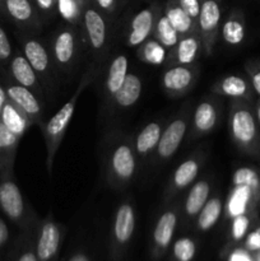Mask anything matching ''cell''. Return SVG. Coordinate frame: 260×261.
I'll return each mask as SVG.
<instances>
[{
	"mask_svg": "<svg viewBox=\"0 0 260 261\" xmlns=\"http://www.w3.org/2000/svg\"><path fill=\"white\" fill-rule=\"evenodd\" d=\"M140 162L133 144V135L115 130L105 138L102 176L107 188L125 191L137 178Z\"/></svg>",
	"mask_w": 260,
	"mask_h": 261,
	"instance_id": "obj_1",
	"label": "cell"
},
{
	"mask_svg": "<svg viewBox=\"0 0 260 261\" xmlns=\"http://www.w3.org/2000/svg\"><path fill=\"white\" fill-rule=\"evenodd\" d=\"M102 68H103V64H98L96 61L91 63V65L87 68V70L84 71L83 75L79 79L78 86H76L75 91L73 92L70 98L59 109L56 114H54L48 120H45L40 126L43 139H45L46 170H47L48 173L53 172L56 153H58L59 148H60L61 143L64 140V137L66 134V130H68L69 125H70L74 112H75L76 103H78L82 93L97 78Z\"/></svg>",
	"mask_w": 260,
	"mask_h": 261,
	"instance_id": "obj_2",
	"label": "cell"
},
{
	"mask_svg": "<svg viewBox=\"0 0 260 261\" xmlns=\"http://www.w3.org/2000/svg\"><path fill=\"white\" fill-rule=\"evenodd\" d=\"M260 206V168L241 166L233 171L224 198V222L241 214H257Z\"/></svg>",
	"mask_w": 260,
	"mask_h": 261,
	"instance_id": "obj_3",
	"label": "cell"
},
{
	"mask_svg": "<svg viewBox=\"0 0 260 261\" xmlns=\"http://www.w3.org/2000/svg\"><path fill=\"white\" fill-rule=\"evenodd\" d=\"M227 129L232 143L240 152L260 160V127L252 103L229 101Z\"/></svg>",
	"mask_w": 260,
	"mask_h": 261,
	"instance_id": "obj_4",
	"label": "cell"
},
{
	"mask_svg": "<svg viewBox=\"0 0 260 261\" xmlns=\"http://www.w3.org/2000/svg\"><path fill=\"white\" fill-rule=\"evenodd\" d=\"M138 212L133 196L126 195L112 213L109 231V261H124L134 240Z\"/></svg>",
	"mask_w": 260,
	"mask_h": 261,
	"instance_id": "obj_5",
	"label": "cell"
},
{
	"mask_svg": "<svg viewBox=\"0 0 260 261\" xmlns=\"http://www.w3.org/2000/svg\"><path fill=\"white\" fill-rule=\"evenodd\" d=\"M48 45L59 74L63 76L73 74L84 47L81 27L63 23L53 33Z\"/></svg>",
	"mask_w": 260,
	"mask_h": 261,
	"instance_id": "obj_6",
	"label": "cell"
},
{
	"mask_svg": "<svg viewBox=\"0 0 260 261\" xmlns=\"http://www.w3.org/2000/svg\"><path fill=\"white\" fill-rule=\"evenodd\" d=\"M17 38L19 41L20 50L35 69L43 84V88L48 96L54 94L59 86V71L54 63L48 41L37 37L36 35H27L18 31Z\"/></svg>",
	"mask_w": 260,
	"mask_h": 261,
	"instance_id": "obj_7",
	"label": "cell"
},
{
	"mask_svg": "<svg viewBox=\"0 0 260 261\" xmlns=\"http://www.w3.org/2000/svg\"><path fill=\"white\" fill-rule=\"evenodd\" d=\"M0 211L20 231L35 229L40 222L13 176H0Z\"/></svg>",
	"mask_w": 260,
	"mask_h": 261,
	"instance_id": "obj_8",
	"label": "cell"
},
{
	"mask_svg": "<svg viewBox=\"0 0 260 261\" xmlns=\"http://www.w3.org/2000/svg\"><path fill=\"white\" fill-rule=\"evenodd\" d=\"M193 102L186 101L168 120H166L160 144L153 155V166L167 165L178 152L186 139L190 127V117L193 111Z\"/></svg>",
	"mask_w": 260,
	"mask_h": 261,
	"instance_id": "obj_9",
	"label": "cell"
},
{
	"mask_svg": "<svg viewBox=\"0 0 260 261\" xmlns=\"http://www.w3.org/2000/svg\"><path fill=\"white\" fill-rule=\"evenodd\" d=\"M84 46L91 51L94 61L103 64L109 54L111 41V25L110 17L94 7L92 3L84 4L83 17L81 23Z\"/></svg>",
	"mask_w": 260,
	"mask_h": 261,
	"instance_id": "obj_10",
	"label": "cell"
},
{
	"mask_svg": "<svg viewBox=\"0 0 260 261\" xmlns=\"http://www.w3.org/2000/svg\"><path fill=\"white\" fill-rule=\"evenodd\" d=\"M206 160L208 152L205 148H198L173 168L163 190L162 206L184 195V193L199 178Z\"/></svg>",
	"mask_w": 260,
	"mask_h": 261,
	"instance_id": "obj_11",
	"label": "cell"
},
{
	"mask_svg": "<svg viewBox=\"0 0 260 261\" xmlns=\"http://www.w3.org/2000/svg\"><path fill=\"white\" fill-rule=\"evenodd\" d=\"M180 199L163 205L153 224L150 234L149 255L152 260L160 261L167 255L181 223Z\"/></svg>",
	"mask_w": 260,
	"mask_h": 261,
	"instance_id": "obj_12",
	"label": "cell"
},
{
	"mask_svg": "<svg viewBox=\"0 0 260 261\" xmlns=\"http://www.w3.org/2000/svg\"><path fill=\"white\" fill-rule=\"evenodd\" d=\"M224 98L209 93L201 97L200 101L193 107L186 140L196 142L216 132L222 124L224 115Z\"/></svg>",
	"mask_w": 260,
	"mask_h": 261,
	"instance_id": "obj_13",
	"label": "cell"
},
{
	"mask_svg": "<svg viewBox=\"0 0 260 261\" xmlns=\"http://www.w3.org/2000/svg\"><path fill=\"white\" fill-rule=\"evenodd\" d=\"M64 237L65 228L56 221L53 212H48L36 227L35 247L38 261H58Z\"/></svg>",
	"mask_w": 260,
	"mask_h": 261,
	"instance_id": "obj_14",
	"label": "cell"
},
{
	"mask_svg": "<svg viewBox=\"0 0 260 261\" xmlns=\"http://www.w3.org/2000/svg\"><path fill=\"white\" fill-rule=\"evenodd\" d=\"M222 14V0H201L200 13L196 20V32L200 36L203 55L205 58L213 54L219 40V30L223 20Z\"/></svg>",
	"mask_w": 260,
	"mask_h": 261,
	"instance_id": "obj_15",
	"label": "cell"
},
{
	"mask_svg": "<svg viewBox=\"0 0 260 261\" xmlns=\"http://www.w3.org/2000/svg\"><path fill=\"white\" fill-rule=\"evenodd\" d=\"M214 191V180L211 175L199 176L198 180L184 193L180 201V228H193L196 217Z\"/></svg>",
	"mask_w": 260,
	"mask_h": 261,
	"instance_id": "obj_16",
	"label": "cell"
},
{
	"mask_svg": "<svg viewBox=\"0 0 260 261\" xmlns=\"http://www.w3.org/2000/svg\"><path fill=\"white\" fill-rule=\"evenodd\" d=\"M199 75L200 66L198 63L165 66L160 79L161 88L170 98H181L193 91L198 83Z\"/></svg>",
	"mask_w": 260,
	"mask_h": 261,
	"instance_id": "obj_17",
	"label": "cell"
},
{
	"mask_svg": "<svg viewBox=\"0 0 260 261\" xmlns=\"http://www.w3.org/2000/svg\"><path fill=\"white\" fill-rule=\"evenodd\" d=\"M129 59L124 53L115 54L107 64L102 82V115L109 117L112 101L129 74Z\"/></svg>",
	"mask_w": 260,
	"mask_h": 261,
	"instance_id": "obj_18",
	"label": "cell"
},
{
	"mask_svg": "<svg viewBox=\"0 0 260 261\" xmlns=\"http://www.w3.org/2000/svg\"><path fill=\"white\" fill-rule=\"evenodd\" d=\"M5 15L19 32L37 35L45 25L33 0H4Z\"/></svg>",
	"mask_w": 260,
	"mask_h": 261,
	"instance_id": "obj_19",
	"label": "cell"
},
{
	"mask_svg": "<svg viewBox=\"0 0 260 261\" xmlns=\"http://www.w3.org/2000/svg\"><path fill=\"white\" fill-rule=\"evenodd\" d=\"M163 8L157 2L147 5L143 9L138 10L129 20L126 33H125V43L127 47L137 48L143 42L152 37L154 30L155 20L162 12Z\"/></svg>",
	"mask_w": 260,
	"mask_h": 261,
	"instance_id": "obj_20",
	"label": "cell"
},
{
	"mask_svg": "<svg viewBox=\"0 0 260 261\" xmlns=\"http://www.w3.org/2000/svg\"><path fill=\"white\" fill-rule=\"evenodd\" d=\"M3 86L7 91L8 98L27 115L32 125H37L40 127L45 121V107L42 99L33 91L15 83L9 76L5 78Z\"/></svg>",
	"mask_w": 260,
	"mask_h": 261,
	"instance_id": "obj_21",
	"label": "cell"
},
{
	"mask_svg": "<svg viewBox=\"0 0 260 261\" xmlns=\"http://www.w3.org/2000/svg\"><path fill=\"white\" fill-rule=\"evenodd\" d=\"M165 124V119L152 120L133 135V144L140 162V167L152 162L155 149L160 144Z\"/></svg>",
	"mask_w": 260,
	"mask_h": 261,
	"instance_id": "obj_22",
	"label": "cell"
},
{
	"mask_svg": "<svg viewBox=\"0 0 260 261\" xmlns=\"http://www.w3.org/2000/svg\"><path fill=\"white\" fill-rule=\"evenodd\" d=\"M8 76L15 83L35 92L41 99H45V88L40 76L27 60L20 48H14L12 59L8 64Z\"/></svg>",
	"mask_w": 260,
	"mask_h": 261,
	"instance_id": "obj_23",
	"label": "cell"
},
{
	"mask_svg": "<svg viewBox=\"0 0 260 261\" xmlns=\"http://www.w3.org/2000/svg\"><path fill=\"white\" fill-rule=\"evenodd\" d=\"M211 93L229 101H246L254 103L256 99L249 78L241 74H228L217 79L211 86Z\"/></svg>",
	"mask_w": 260,
	"mask_h": 261,
	"instance_id": "obj_24",
	"label": "cell"
},
{
	"mask_svg": "<svg viewBox=\"0 0 260 261\" xmlns=\"http://www.w3.org/2000/svg\"><path fill=\"white\" fill-rule=\"evenodd\" d=\"M203 55V45L198 33L181 36L175 47L168 51L165 66L189 65L198 63V59Z\"/></svg>",
	"mask_w": 260,
	"mask_h": 261,
	"instance_id": "obj_25",
	"label": "cell"
},
{
	"mask_svg": "<svg viewBox=\"0 0 260 261\" xmlns=\"http://www.w3.org/2000/svg\"><path fill=\"white\" fill-rule=\"evenodd\" d=\"M143 93V79L135 71H129L124 84L119 92L115 96L112 101L111 110H110V116L117 114V112L127 111L132 107H134L138 103Z\"/></svg>",
	"mask_w": 260,
	"mask_h": 261,
	"instance_id": "obj_26",
	"label": "cell"
},
{
	"mask_svg": "<svg viewBox=\"0 0 260 261\" xmlns=\"http://www.w3.org/2000/svg\"><path fill=\"white\" fill-rule=\"evenodd\" d=\"M246 38V18L240 8H233L223 18L219 30V40L229 47H239Z\"/></svg>",
	"mask_w": 260,
	"mask_h": 261,
	"instance_id": "obj_27",
	"label": "cell"
},
{
	"mask_svg": "<svg viewBox=\"0 0 260 261\" xmlns=\"http://www.w3.org/2000/svg\"><path fill=\"white\" fill-rule=\"evenodd\" d=\"M223 216L224 196L222 195L221 191H213L194 222V231L196 233H208L221 222V219H223Z\"/></svg>",
	"mask_w": 260,
	"mask_h": 261,
	"instance_id": "obj_28",
	"label": "cell"
},
{
	"mask_svg": "<svg viewBox=\"0 0 260 261\" xmlns=\"http://www.w3.org/2000/svg\"><path fill=\"white\" fill-rule=\"evenodd\" d=\"M256 222L257 214L251 213L241 214V216L235 217V218H232L231 221H229L226 242H224L223 247H222L221 252H219L221 259H224L226 255L229 252V250L239 246V245L244 241L246 234L249 233V231L254 227V224L256 223Z\"/></svg>",
	"mask_w": 260,
	"mask_h": 261,
	"instance_id": "obj_29",
	"label": "cell"
},
{
	"mask_svg": "<svg viewBox=\"0 0 260 261\" xmlns=\"http://www.w3.org/2000/svg\"><path fill=\"white\" fill-rule=\"evenodd\" d=\"M20 139L0 121V176H13Z\"/></svg>",
	"mask_w": 260,
	"mask_h": 261,
	"instance_id": "obj_30",
	"label": "cell"
},
{
	"mask_svg": "<svg viewBox=\"0 0 260 261\" xmlns=\"http://www.w3.org/2000/svg\"><path fill=\"white\" fill-rule=\"evenodd\" d=\"M0 121L8 130H10L13 134L18 135L19 138H23V135L32 126V122L30 121L27 115L17 105L13 103L9 98L0 115Z\"/></svg>",
	"mask_w": 260,
	"mask_h": 261,
	"instance_id": "obj_31",
	"label": "cell"
},
{
	"mask_svg": "<svg viewBox=\"0 0 260 261\" xmlns=\"http://www.w3.org/2000/svg\"><path fill=\"white\" fill-rule=\"evenodd\" d=\"M36 228L20 231V234L8 252L5 261H38L35 247Z\"/></svg>",
	"mask_w": 260,
	"mask_h": 261,
	"instance_id": "obj_32",
	"label": "cell"
},
{
	"mask_svg": "<svg viewBox=\"0 0 260 261\" xmlns=\"http://www.w3.org/2000/svg\"><path fill=\"white\" fill-rule=\"evenodd\" d=\"M163 14L167 17L173 28L177 31L180 37L196 32V23L181 8L177 0H167L165 7H163Z\"/></svg>",
	"mask_w": 260,
	"mask_h": 261,
	"instance_id": "obj_33",
	"label": "cell"
},
{
	"mask_svg": "<svg viewBox=\"0 0 260 261\" xmlns=\"http://www.w3.org/2000/svg\"><path fill=\"white\" fill-rule=\"evenodd\" d=\"M135 50H137V58L142 63L148 64V65H165L166 60H167L168 50L153 37L148 38L145 42L138 46Z\"/></svg>",
	"mask_w": 260,
	"mask_h": 261,
	"instance_id": "obj_34",
	"label": "cell"
},
{
	"mask_svg": "<svg viewBox=\"0 0 260 261\" xmlns=\"http://www.w3.org/2000/svg\"><path fill=\"white\" fill-rule=\"evenodd\" d=\"M198 240L193 236H181L173 240L170 250V261H194L198 254Z\"/></svg>",
	"mask_w": 260,
	"mask_h": 261,
	"instance_id": "obj_35",
	"label": "cell"
},
{
	"mask_svg": "<svg viewBox=\"0 0 260 261\" xmlns=\"http://www.w3.org/2000/svg\"><path fill=\"white\" fill-rule=\"evenodd\" d=\"M152 37L155 38L158 42L162 43L168 51L175 47L177 41L180 40V35L177 33V31L173 28V25L171 24L167 17L163 14V9L160 13V15H158L157 20H155Z\"/></svg>",
	"mask_w": 260,
	"mask_h": 261,
	"instance_id": "obj_36",
	"label": "cell"
},
{
	"mask_svg": "<svg viewBox=\"0 0 260 261\" xmlns=\"http://www.w3.org/2000/svg\"><path fill=\"white\" fill-rule=\"evenodd\" d=\"M84 3L82 0H56V12L64 23L81 27Z\"/></svg>",
	"mask_w": 260,
	"mask_h": 261,
	"instance_id": "obj_37",
	"label": "cell"
},
{
	"mask_svg": "<svg viewBox=\"0 0 260 261\" xmlns=\"http://www.w3.org/2000/svg\"><path fill=\"white\" fill-rule=\"evenodd\" d=\"M245 74L251 83L255 96L260 98V60H249L245 63Z\"/></svg>",
	"mask_w": 260,
	"mask_h": 261,
	"instance_id": "obj_38",
	"label": "cell"
},
{
	"mask_svg": "<svg viewBox=\"0 0 260 261\" xmlns=\"http://www.w3.org/2000/svg\"><path fill=\"white\" fill-rule=\"evenodd\" d=\"M13 53H14V48H13L12 42H10L9 36H8L7 31L0 23V64L8 65L10 59H12Z\"/></svg>",
	"mask_w": 260,
	"mask_h": 261,
	"instance_id": "obj_39",
	"label": "cell"
},
{
	"mask_svg": "<svg viewBox=\"0 0 260 261\" xmlns=\"http://www.w3.org/2000/svg\"><path fill=\"white\" fill-rule=\"evenodd\" d=\"M242 246L251 254L260 250V224H257V222L246 234V237L242 241Z\"/></svg>",
	"mask_w": 260,
	"mask_h": 261,
	"instance_id": "obj_40",
	"label": "cell"
},
{
	"mask_svg": "<svg viewBox=\"0 0 260 261\" xmlns=\"http://www.w3.org/2000/svg\"><path fill=\"white\" fill-rule=\"evenodd\" d=\"M36 8L40 12L41 17L43 18L45 23L53 19L58 12H56V0H33Z\"/></svg>",
	"mask_w": 260,
	"mask_h": 261,
	"instance_id": "obj_41",
	"label": "cell"
},
{
	"mask_svg": "<svg viewBox=\"0 0 260 261\" xmlns=\"http://www.w3.org/2000/svg\"><path fill=\"white\" fill-rule=\"evenodd\" d=\"M226 261H255L254 255L250 251H247L244 246H236L232 250H229L228 254L224 257Z\"/></svg>",
	"mask_w": 260,
	"mask_h": 261,
	"instance_id": "obj_42",
	"label": "cell"
},
{
	"mask_svg": "<svg viewBox=\"0 0 260 261\" xmlns=\"http://www.w3.org/2000/svg\"><path fill=\"white\" fill-rule=\"evenodd\" d=\"M91 3L107 17H111L119 9L120 0H92Z\"/></svg>",
	"mask_w": 260,
	"mask_h": 261,
	"instance_id": "obj_43",
	"label": "cell"
},
{
	"mask_svg": "<svg viewBox=\"0 0 260 261\" xmlns=\"http://www.w3.org/2000/svg\"><path fill=\"white\" fill-rule=\"evenodd\" d=\"M178 4L181 5L184 10L189 14V17L196 23L199 17V13H200V4L201 0H177Z\"/></svg>",
	"mask_w": 260,
	"mask_h": 261,
	"instance_id": "obj_44",
	"label": "cell"
},
{
	"mask_svg": "<svg viewBox=\"0 0 260 261\" xmlns=\"http://www.w3.org/2000/svg\"><path fill=\"white\" fill-rule=\"evenodd\" d=\"M10 242V229L7 222L0 217V251L5 249Z\"/></svg>",
	"mask_w": 260,
	"mask_h": 261,
	"instance_id": "obj_45",
	"label": "cell"
},
{
	"mask_svg": "<svg viewBox=\"0 0 260 261\" xmlns=\"http://www.w3.org/2000/svg\"><path fill=\"white\" fill-rule=\"evenodd\" d=\"M65 261H93L92 256L84 249H78L71 252Z\"/></svg>",
	"mask_w": 260,
	"mask_h": 261,
	"instance_id": "obj_46",
	"label": "cell"
},
{
	"mask_svg": "<svg viewBox=\"0 0 260 261\" xmlns=\"http://www.w3.org/2000/svg\"><path fill=\"white\" fill-rule=\"evenodd\" d=\"M7 101H8L7 91H5V88L3 84H0V115H2V111H3V109H4Z\"/></svg>",
	"mask_w": 260,
	"mask_h": 261,
	"instance_id": "obj_47",
	"label": "cell"
},
{
	"mask_svg": "<svg viewBox=\"0 0 260 261\" xmlns=\"http://www.w3.org/2000/svg\"><path fill=\"white\" fill-rule=\"evenodd\" d=\"M252 106H254V112H255V117H256L257 125H259L260 127V98L259 97H256V99L254 101Z\"/></svg>",
	"mask_w": 260,
	"mask_h": 261,
	"instance_id": "obj_48",
	"label": "cell"
},
{
	"mask_svg": "<svg viewBox=\"0 0 260 261\" xmlns=\"http://www.w3.org/2000/svg\"><path fill=\"white\" fill-rule=\"evenodd\" d=\"M0 19H7V15H5V8H4V0H0Z\"/></svg>",
	"mask_w": 260,
	"mask_h": 261,
	"instance_id": "obj_49",
	"label": "cell"
},
{
	"mask_svg": "<svg viewBox=\"0 0 260 261\" xmlns=\"http://www.w3.org/2000/svg\"><path fill=\"white\" fill-rule=\"evenodd\" d=\"M252 255H254V260L255 261H260V250H259V251L254 252V254H252Z\"/></svg>",
	"mask_w": 260,
	"mask_h": 261,
	"instance_id": "obj_50",
	"label": "cell"
},
{
	"mask_svg": "<svg viewBox=\"0 0 260 261\" xmlns=\"http://www.w3.org/2000/svg\"><path fill=\"white\" fill-rule=\"evenodd\" d=\"M82 2H83V3H84V4H87V3H91V2H92V0H82Z\"/></svg>",
	"mask_w": 260,
	"mask_h": 261,
	"instance_id": "obj_51",
	"label": "cell"
}]
</instances>
